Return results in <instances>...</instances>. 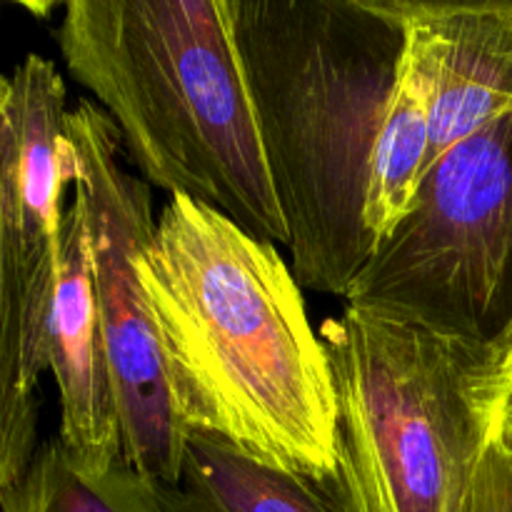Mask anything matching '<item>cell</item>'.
Returning a JSON list of instances; mask_svg holds the SVG:
<instances>
[{
  "mask_svg": "<svg viewBox=\"0 0 512 512\" xmlns=\"http://www.w3.org/2000/svg\"><path fill=\"white\" fill-rule=\"evenodd\" d=\"M138 278L183 428L325 488L338 460L333 370L278 248L170 195Z\"/></svg>",
  "mask_w": 512,
  "mask_h": 512,
  "instance_id": "obj_1",
  "label": "cell"
},
{
  "mask_svg": "<svg viewBox=\"0 0 512 512\" xmlns=\"http://www.w3.org/2000/svg\"><path fill=\"white\" fill-rule=\"evenodd\" d=\"M300 288L348 298L375 240V140L405 50L398 0H225Z\"/></svg>",
  "mask_w": 512,
  "mask_h": 512,
  "instance_id": "obj_2",
  "label": "cell"
},
{
  "mask_svg": "<svg viewBox=\"0 0 512 512\" xmlns=\"http://www.w3.org/2000/svg\"><path fill=\"white\" fill-rule=\"evenodd\" d=\"M58 48L150 188L288 248L225 0H70Z\"/></svg>",
  "mask_w": 512,
  "mask_h": 512,
  "instance_id": "obj_3",
  "label": "cell"
},
{
  "mask_svg": "<svg viewBox=\"0 0 512 512\" xmlns=\"http://www.w3.org/2000/svg\"><path fill=\"white\" fill-rule=\"evenodd\" d=\"M338 403V512H458L503 415L488 350L348 308L320 328Z\"/></svg>",
  "mask_w": 512,
  "mask_h": 512,
  "instance_id": "obj_4",
  "label": "cell"
},
{
  "mask_svg": "<svg viewBox=\"0 0 512 512\" xmlns=\"http://www.w3.org/2000/svg\"><path fill=\"white\" fill-rule=\"evenodd\" d=\"M345 305L493 355L512 328V115L425 168Z\"/></svg>",
  "mask_w": 512,
  "mask_h": 512,
  "instance_id": "obj_5",
  "label": "cell"
},
{
  "mask_svg": "<svg viewBox=\"0 0 512 512\" xmlns=\"http://www.w3.org/2000/svg\"><path fill=\"white\" fill-rule=\"evenodd\" d=\"M75 155L73 198L85 213L90 278L123 423L125 463L153 485L175 483L185 438L170 395L163 350L138 278L155 235L153 188L130 170L120 133L93 100L68 115Z\"/></svg>",
  "mask_w": 512,
  "mask_h": 512,
  "instance_id": "obj_6",
  "label": "cell"
},
{
  "mask_svg": "<svg viewBox=\"0 0 512 512\" xmlns=\"http://www.w3.org/2000/svg\"><path fill=\"white\" fill-rule=\"evenodd\" d=\"M43 360L58 385V443L70 463L88 475L108 473L125 463L118 393L90 278L88 225L75 198L65 213Z\"/></svg>",
  "mask_w": 512,
  "mask_h": 512,
  "instance_id": "obj_7",
  "label": "cell"
},
{
  "mask_svg": "<svg viewBox=\"0 0 512 512\" xmlns=\"http://www.w3.org/2000/svg\"><path fill=\"white\" fill-rule=\"evenodd\" d=\"M68 90L63 75L43 55H25L8 78L5 120L13 153V188L33 285L40 343L63 250L65 188L75 183V155L68 135ZM45 363V360H43Z\"/></svg>",
  "mask_w": 512,
  "mask_h": 512,
  "instance_id": "obj_8",
  "label": "cell"
},
{
  "mask_svg": "<svg viewBox=\"0 0 512 512\" xmlns=\"http://www.w3.org/2000/svg\"><path fill=\"white\" fill-rule=\"evenodd\" d=\"M405 5L430 35L438 60L430 165L468 135L512 115V0Z\"/></svg>",
  "mask_w": 512,
  "mask_h": 512,
  "instance_id": "obj_9",
  "label": "cell"
},
{
  "mask_svg": "<svg viewBox=\"0 0 512 512\" xmlns=\"http://www.w3.org/2000/svg\"><path fill=\"white\" fill-rule=\"evenodd\" d=\"M5 95L8 78L0 75V495L23 478L38 453V380L45 370L15 203Z\"/></svg>",
  "mask_w": 512,
  "mask_h": 512,
  "instance_id": "obj_10",
  "label": "cell"
},
{
  "mask_svg": "<svg viewBox=\"0 0 512 512\" xmlns=\"http://www.w3.org/2000/svg\"><path fill=\"white\" fill-rule=\"evenodd\" d=\"M405 20V50L388 110L380 125L370 165L365 223L375 245L395 228L408 210L430 153V120L438 60L430 35L398 0Z\"/></svg>",
  "mask_w": 512,
  "mask_h": 512,
  "instance_id": "obj_11",
  "label": "cell"
},
{
  "mask_svg": "<svg viewBox=\"0 0 512 512\" xmlns=\"http://www.w3.org/2000/svg\"><path fill=\"white\" fill-rule=\"evenodd\" d=\"M155 490L163 512H338L313 480L260 463L200 430L185 438L175 483Z\"/></svg>",
  "mask_w": 512,
  "mask_h": 512,
  "instance_id": "obj_12",
  "label": "cell"
},
{
  "mask_svg": "<svg viewBox=\"0 0 512 512\" xmlns=\"http://www.w3.org/2000/svg\"><path fill=\"white\" fill-rule=\"evenodd\" d=\"M0 512H163L145 475L118 463L100 475L80 473L58 440L40 445L23 478L0 495Z\"/></svg>",
  "mask_w": 512,
  "mask_h": 512,
  "instance_id": "obj_13",
  "label": "cell"
},
{
  "mask_svg": "<svg viewBox=\"0 0 512 512\" xmlns=\"http://www.w3.org/2000/svg\"><path fill=\"white\" fill-rule=\"evenodd\" d=\"M458 512H512V435L503 428V420Z\"/></svg>",
  "mask_w": 512,
  "mask_h": 512,
  "instance_id": "obj_14",
  "label": "cell"
},
{
  "mask_svg": "<svg viewBox=\"0 0 512 512\" xmlns=\"http://www.w3.org/2000/svg\"><path fill=\"white\" fill-rule=\"evenodd\" d=\"M493 375H495V388H498L500 398L508 400L512 393V328L505 335L503 343L493 350Z\"/></svg>",
  "mask_w": 512,
  "mask_h": 512,
  "instance_id": "obj_15",
  "label": "cell"
},
{
  "mask_svg": "<svg viewBox=\"0 0 512 512\" xmlns=\"http://www.w3.org/2000/svg\"><path fill=\"white\" fill-rule=\"evenodd\" d=\"M503 428L508 430V433L512 435V393L508 395V400H505V405H503Z\"/></svg>",
  "mask_w": 512,
  "mask_h": 512,
  "instance_id": "obj_16",
  "label": "cell"
}]
</instances>
